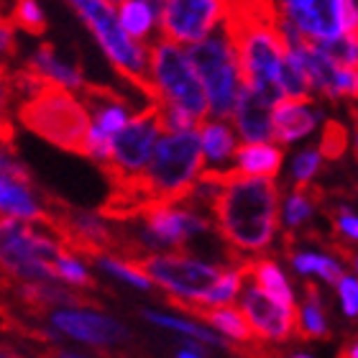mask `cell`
Masks as SVG:
<instances>
[{"instance_id":"cell-4","label":"cell","mask_w":358,"mask_h":358,"mask_svg":"<svg viewBox=\"0 0 358 358\" xmlns=\"http://www.w3.org/2000/svg\"><path fill=\"white\" fill-rule=\"evenodd\" d=\"M67 3L87 23V29L92 31L97 44L103 46L105 57L110 59L115 72L136 90H141L143 95L149 97V103H154L157 90L151 83L149 44L128 36V31L120 26L118 10L108 0H67Z\"/></svg>"},{"instance_id":"cell-16","label":"cell","mask_w":358,"mask_h":358,"mask_svg":"<svg viewBox=\"0 0 358 358\" xmlns=\"http://www.w3.org/2000/svg\"><path fill=\"white\" fill-rule=\"evenodd\" d=\"M322 110L313 100H279L274 108V141L287 143L302 141L317 128Z\"/></svg>"},{"instance_id":"cell-27","label":"cell","mask_w":358,"mask_h":358,"mask_svg":"<svg viewBox=\"0 0 358 358\" xmlns=\"http://www.w3.org/2000/svg\"><path fill=\"white\" fill-rule=\"evenodd\" d=\"M348 146H351V134H348V128H345L341 120H325L322 134H320V143H317L322 159L338 162V159H343Z\"/></svg>"},{"instance_id":"cell-12","label":"cell","mask_w":358,"mask_h":358,"mask_svg":"<svg viewBox=\"0 0 358 358\" xmlns=\"http://www.w3.org/2000/svg\"><path fill=\"white\" fill-rule=\"evenodd\" d=\"M279 21L292 23L307 41L343 36L338 21V0H266Z\"/></svg>"},{"instance_id":"cell-25","label":"cell","mask_w":358,"mask_h":358,"mask_svg":"<svg viewBox=\"0 0 358 358\" xmlns=\"http://www.w3.org/2000/svg\"><path fill=\"white\" fill-rule=\"evenodd\" d=\"M143 317L154 325H162V328H169V330H177V333H185V336L194 338V341H200V343H208V345H217V348H228V351H236V343H228L223 341L220 336H215L213 330L202 328L197 322H189V320H182V317H172V315H162V313H151L146 310Z\"/></svg>"},{"instance_id":"cell-5","label":"cell","mask_w":358,"mask_h":358,"mask_svg":"<svg viewBox=\"0 0 358 358\" xmlns=\"http://www.w3.org/2000/svg\"><path fill=\"white\" fill-rule=\"evenodd\" d=\"M187 54H189V59H192L194 69L205 85L210 100V115L220 120L233 118L238 95L246 83H243L238 49H236L228 23L220 31H215L213 36L187 46Z\"/></svg>"},{"instance_id":"cell-39","label":"cell","mask_w":358,"mask_h":358,"mask_svg":"<svg viewBox=\"0 0 358 358\" xmlns=\"http://www.w3.org/2000/svg\"><path fill=\"white\" fill-rule=\"evenodd\" d=\"M0 358H21V356H18V353H13V351H8V348H3V345H0Z\"/></svg>"},{"instance_id":"cell-19","label":"cell","mask_w":358,"mask_h":358,"mask_svg":"<svg viewBox=\"0 0 358 358\" xmlns=\"http://www.w3.org/2000/svg\"><path fill=\"white\" fill-rule=\"evenodd\" d=\"M200 141H202V151H205V162L215 164V169H220L225 162H231V157H236V151H238L236 131L220 118L202 120Z\"/></svg>"},{"instance_id":"cell-43","label":"cell","mask_w":358,"mask_h":358,"mask_svg":"<svg viewBox=\"0 0 358 358\" xmlns=\"http://www.w3.org/2000/svg\"><path fill=\"white\" fill-rule=\"evenodd\" d=\"M292 358H313V356H307V353H297V356H292Z\"/></svg>"},{"instance_id":"cell-8","label":"cell","mask_w":358,"mask_h":358,"mask_svg":"<svg viewBox=\"0 0 358 358\" xmlns=\"http://www.w3.org/2000/svg\"><path fill=\"white\" fill-rule=\"evenodd\" d=\"M162 134L166 131L157 103H149L141 113L131 115L126 126L113 136V157L103 164H97L108 177V182L141 174L149 166Z\"/></svg>"},{"instance_id":"cell-42","label":"cell","mask_w":358,"mask_h":358,"mask_svg":"<svg viewBox=\"0 0 358 358\" xmlns=\"http://www.w3.org/2000/svg\"><path fill=\"white\" fill-rule=\"evenodd\" d=\"M351 264H353V268H356V274H358V254L351 256Z\"/></svg>"},{"instance_id":"cell-26","label":"cell","mask_w":358,"mask_h":358,"mask_svg":"<svg viewBox=\"0 0 358 358\" xmlns=\"http://www.w3.org/2000/svg\"><path fill=\"white\" fill-rule=\"evenodd\" d=\"M315 197H317V192H315L313 185L294 187V192L284 202V223H287V228H297V225L307 223L313 217L315 202H317Z\"/></svg>"},{"instance_id":"cell-23","label":"cell","mask_w":358,"mask_h":358,"mask_svg":"<svg viewBox=\"0 0 358 358\" xmlns=\"http://www.w3.org/2000/svg\"><path fill=\"white\" fill-rule=\"evenodd\" d=\"M279 90H282L284 100H313L315 97L313 83L294 52H287L284 57V64L279 69Z\"/></svg>"},{"instance_id":"cell-2","label":"cell","mask_w":358,"mask_h":358,"mask_svg":"<svg viewBox=\"0 0 358 358\" xmlns=\"http://www.w3.org/2000/svg\"><path fill=\"white\" fill-rule=\"evenodd\" d=\"M205 172V151L200 141V128L177 131L159 138L149 166L134 179L141 192L149 197L151 210L162 205H182L192 194L200 174Z\"/></svg>"},{"instance_id":"cell-28","label":"cell","mask_w":358,"mask_h":358,"mask_svg":"<svg viewBox=\"0 0 358 358\" xmlns=\"http://www.w3.org/2000/svg\"><path fill=\"white\" fill-rule=\"evenodd\" d=\"M97 264L105 268V271H110L113 276H118L123 282L134 284L138 289H151V276L143 271L138 264H134L131 259H118V256H103V259H97Z\"/></svg>"},{"instance_id":"cell-22","label":"cell","mask_w":358,"mask_h":358,"mask_svg":"<svg viewBox=\"0 0 358 358\" xmlns=\"http://www.w3.org/2000/svg\"><path fill=\"white\" fill-rule=\"evenodd\" d=\"M118 18L120 26L128 31V36H134L136 41H143V44L154 31H159V15L143 0H123L118 6Z\"/></svg>"},{"instance_id":"cell-14","label":"cell","mask_w":358,"mask_h":358,"mask_svg":"<svg viewBox=\"0 0 358 358\" xmlns=\"http://www.w3.org/2000/svg\"><path fill=\"white\" fill-rule=\"evenodd\" d=\"M274 100H268L264 92L243 85L231 118L236 134L246 143L274 141Z\"/></svg>"},{"instance_id":"cell-17","label":"cell","mask_w":358,"mask_h":358,"mask_svg":"<svg viewBox=\"0 0 358 358\" xmlns=\"http://www.w3.org/2000/svg\"><path fill=\"white\" fill-rule=\"evenodd\" d=\"M241 268H243V274L246 279H251L254 284H259L264 292H268L274 299H279L282 305L287 307H297V299H294V292H292L289 282H287V276L284 271L279 268V264L274 259H241Z\"/></svg>"},{"instance_id":"cell-6","label":"cell","mask_w":358,"mask_h":358,"mask_svg":"<svg viewBox=\"0 0 358 358\" xmlns=\"http://www.w3.org/2000/svg\"><path fill=\"white\" fill-rule=\"evenodd\" d=\"M149 59H151V83L157 90L154 103H169L177 105L182 110L200 120H208L210 115V100L205 92L197 69H194L187 46L174 44L169 38L159 36L149 44Z\"/></svg>"},{"instance_id":"cell-15","label":"cell","mask_w":358,"mask_h":358,"mask_svg":"<svg viewBox=\"0 0 358 358\" xmlns=\"http://www.w3.org/2000/svg\"><path fill=\"white\" fill-rule=\"evenodd\" d=\"M54 328L62 330L64 336L77 338L87 345H118L126 341L128 333L120 322L110 320L100 313H85V310H64L52 317Z\"/></svg>"},{"instance_id":"cell-40","label":"cell","mask_w":358,"mask_h":358,"mask_svg":"<svg viewBox=\"0 0 358 358\" xmlns=\"http://www.w3.org/2000/svg\"><path fill=\"white\" fill-rule=\"evenodd\" d=\"M353 118H356V136H353V149H356V159H358V113H353Z\"/></svg>"},{"instance_id":"cell-18","label":"cell","mask_w":358,"mask_h":358,"mask_svg":"<svg viewBox=\"0 0 358 358\" xmlns=\"http://www.w3.org/2000/svg\"><path fill=\"white\" fill-rule=\"evenodd\" d=\"M284 151L271 141L264 143H243L236 151V166L251 177H271L274 179L282 169Z\"/></svg>"},{"instance_id":"cell-10","label":"cell","mask_w":358,"mask_h":358,"mask_svg":"<svg viewBox=\"0 0 358 358\" xmlns=\"http://www.w3.org/2000/svg\"><path fill=\"white\" fill-rule=\"evenodd\" d=\"M231 0H166L159 18V36L192 46L231 21Z\"/></svg>"},{"instance_id":"cell-34","label":"cell","mask_w":358,"mask_h":358,"mask_svg":"<svg viewBox=\"0 0 358 358\" xmlns=\"http://www.w3.org/2000/svg\"><path fill=\"white\" fill-rule=\"evenodd\" d=\"M0 54L6 57L15 54V23L6 13H0Z\"/></svg>"},{"instance_id":"cell-36","label":"cell","mask_w":358,"mask_h":358,"mask_svg":"<svg viewBox=\"0 0 358 358\" xmlns=\"http://www.w3.org/2000/svg\"><path fill=\"white\" fill-rule=\"evenodd\" d=\"M38 358H83V356H75V353H67V351H57V348H49V351H41Z\"/></svg>"},{"instance_id":"cell-1","label":"cell","mask_w":358,"mask_h":358,"mask_svg":"<svg viewBox=\"0 0 358 358\" xmlns=\"http://www.w3.org/2000/svg\"><path fill=\"white\" fill-rule=\"evenodd\" d=\"M210 215L220 238L233 251L246 256L262 254L276 236L279 187L271 177H251L233 166Z\"/></svg>"},{"instance_id":"cell-11","label":"cell","mask_w":358,"mask_h":358,"mask_svg":"<svg viewBox=\"0 0 358 358\" xmlns=\"http://www.w3.org/2000/svg\"><path fill=\"white\" fill-rule=\"evenodd\" d=\"M141 220V243L151 248H182L192 236L208 233L215 225L189 205H162L149 210Z\"/></svg>"},{"instance_id":"cell-32","label":"cell","mask_w":358,"mask_h":358,"mask_svg":"<svg viewBox=\"0 0 358 358\" xmlns=\"http://www.w3.org/2000/svg\"><path fill=\"white\" fill-rule=\"evenodd\" d=\"M338 297L341 307L348 317H358V279L356 276H343L338 284Z\"/></svg>"},{"instance_id":"cell-30","label":"cell","mask_w":358,"mask_h":358,"mask_svg":"<svg viewBox=\"0 0 358 358\" xmlns=\"http://www.w3.org/2000/svg\"><path fill=\"white\" fill-rule=\"evenodd\" d=\"M322 166V154L320 149H305L294 157V164H292V179H294V187H310L313 179L320 174Z\"/></svg>"},{"instance_id":"cell-35","label":"cell","mask_w":358,"mask_h":358,"mask_svg":"<svg viewBox=\"0 0 358 358\" xmlns=\"http://www.w3.org/2000/svg\"><path fill=\"white\" fill-rule=\"evenodd\" d=\"M13 75L8 72L6 62H0V120L8 118L6 115V108H8V100L13 97Z\"/></svg>"},{"instance_id":"cell-13","label":"cell","mask_w":358,"mask_h":358,"mask_svg":"<svg viewBox=\"0 0 358 358\" xmlns=\"http://www.w3.org/2000/svg\"><path fill=\"white\" fill-rule=\"evenodd\" d=\"M241 310L246 313L248 322L254 325L256 336L271 343H284L294 333L297 307H287L264 292L259 284H251L241 292Z\"/></svg>"},{"instance_id":"cell-44","label":"cell","mask_w":358,"mask_h":358,"mask_svg":"<svg viewBox=\"0 0 358 358\" xmlns=\"http://www.w3.org/2000/svg\"><path fill=\"white\" fill-rule=\"evenodd\" d=\"M108 3H113V6H120V3H123V0H108Z\"/></svg>"},{"instance_id":"cell-37","label":"cell","mask_w":358,"mask_h":358,"mask_svg":"<svg viewBox=\"0 0 358 358\" xmlns=\"http://www.w3.org/2000/svg\"><path fill=\"white\" fill-rule=\"evenodd\" d=\"M338 358H358V341H353V343L343 345V348L338 351Z\"/></svg>"},{"instance_id":"cell-20","label":"cell","mask_w":358,"mask_h":358,"mask_svg":"<svg viewBox=\"0 0 358 358\" xmlns=\"http://www.w3.org/2000/svg\"><path fill=\"white\" fill-rule=\"evenodd\" d=\"M294 333L302 341H325L330 336L328 317L322 310L320 292L313 284H305V302L297 307V322H294Z\"/></svg>"},{"instance_id":"cell-31","label":"cell","mask_w":358,"mask_h":358,"mask_svg":"<svg viewBox=\"0 0 358 358\" xmlns=\"http://www.w3.org/2000/svg\"><path fill=\"white\" fill-rule=\"evenodd\" d=\"M54 274H57V279H62V282L77 284V287H95L92 276L85 271L83 264L77 262L69 251H64V254L59 256V262L54 264Z\"/></svg>"},{"instance_id":"cell-7","label":"cell","mask_w":358,"mask_h":358,"mask_svg":"<svg viewBox=\"0 0 358 358\" xmlns=\"http://www.w3.org/2000/svg\"><path fill=\"white\" fill-rule=\"evenodd\" d=\"M67 248L18 217H0V266L15 282H59L54 264Z\"/></svg>"},{"instance_id":"cell-21","label":"cell","mask_w":358,"mask_h":358,"mask_svg":"<svg viewBox=\"0 0 358 358\" xmlns=\"http://www.w3.org/2000/svg\"><path fill=\"white\" fill-rule=\"evenodd\" d=\"M26 67H31L34 72H38L41 77L52 80V83L64 85V87H69V90H72V87L80 90L85 85L83 72H80L77 67H69V64H64V62L57 59V54H54V46L52 44H41V46H38Z\"/></svg>"},{"instance_id":"cell-24","label":"cell","mask_w":358,"mask_h":358,"mask_svg":"<svg viewBox=\"0 0 358 358\" xmlns=\"http://www.w3.org/2000/svg\"><path fill=\"white\" fill-rule=\"evenodd\" d=\"M289 264L297 274H302V276L317 274L320 279H325L328 284H333V287H338L341 279L345 276L343 266L338 264V259L315 254V251H294V254H289Z\"/></svg>"},{"instance_id":"cell-33","label":"cell","mask_w":358,"mask_h":358,"mask_svg":"<svg viewBox=\"0 0 358 358\" xmlns=\"http://www.w3.org/2000/svg\"><path fill=\"white\" fill-rule=\"evenodd\" d=\"M336 225L338 231H341V236H345L348 241H356L358 243V215H353L348 208H341L336 210Z\"/></svg>"},{"instance_id":"cell-3","label":"cell","mask_w":358,"mask_h":358,"mask_svg":"<svg viewBox=\"0 0 358 358\" xmlns=\"http://www.w3.org/2000/svg\"><path fill=\"white\" fill-rule=\"evenodd\" d=\"M90 118L92 115L87 105L59 83H46L38 92L18 105V120L23 128L77 157H90Z\"/></svg>"},{"instance_id":"cell-41","label":"cell","mask_w":358,"mask_h":358,"mask_svg":"<svg viewBox=\"0 0 358 358\" xmlns=\"http://www.w3.org/2000/svg\"><path fill=\"white\" fill-rule=\"evenodd\" d=\"M177 358H200L194 351H179V356Z\"/></svg>"},{"instance_id":"cell-9","label":"cell","mask_w":358,"mask_h":358,"mask_svg":"<svg viewBox=\"0 0 358 358\" xmlns=\"http://www.w3.org/2000/svg\"><path fill=\"white\" fill-rule=\"evenodd\" d=\"M131 262L138 264L151 276V282L164 287L169 297L189 299L200 305L208 302L225 274V268L182 254H143Z\"/></svg>"},{"instance_id":"cell-29","label":"cell","mask_w":358,"mask_h":358,"mask_svg":"<svg viewBox=\"0 0 358 358\" xmlns=\"http://www.w3.org/2000/svg\"><path fill=\"white\" fill-rule=\"evenodd\" d=\"M10 21L15 23V29L26 31L31 36H41L46 31L44 13H41V8H38L36 0H15Z\"/></svg>"},{"instance_id":"cell-45","label":"cell","mask_w":358,"mask_h":358,"mask_svg":"<svg viewBox=\"0 0 358 358\" xmlns=\"http://www.w3.org/2000/svg\"><path fill=\"white\" fill-rule=\"evenodd\" d=\"M231 3H243V0H231Z\"/></svg>"},{"instance_id":"cell-38","label":"cell","mask_w":358,"mask_h":358,"mask_svg":"<svg viewBox=\"0 0 358 358\" xmlns=\"http://www.w3.org/2000/svg\"><path fill=\"white\" fill-rule=\"evenodd\" d=\"M143 3H146V6H151V8H154V13H157L159 18H162V10H164L166 0H143Z\"/></svg>"}]
</instances>
